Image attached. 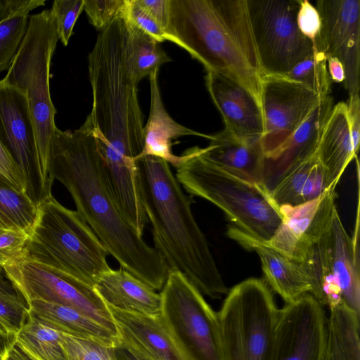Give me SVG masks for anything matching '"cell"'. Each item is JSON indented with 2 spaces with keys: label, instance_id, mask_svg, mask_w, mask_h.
Returning a JSON list of instances; mask_svg holds the SVG:
<instances>
[{
  "label": "cell",
  "instance_id": "obj_18",
  "mask_svg": "<svg viewBox=\"0 0 360 360\" xmlns=\"http://www.w3.org/2000/svg\"><path fill=\"white\" fill-rule=\"evenodd\" d=\"M206 72V87L221 115L224 130L240 139H261L264 116L255 98L237 82L213 71Z\"/></svg>",
  "mask_w": 360,
  "mask_h": 360
},
{
  "label": "cell",
  "instance_id": "obj_48",
  "mask_svg": "<svg viewBox=\"0 0 360 360\" xmlns=\"http://www.w3.org/2000/svg\"><path fill=\"white\" fill-rule=\"evenodd\" d=\"M8 339L6 337H4L0 335V358L2 359L4 356L8 343Z\"/></svg>",
  "mask_w": 360,
  "mask_h": 360
},
{
  "label": "cell",
  "instance_id": "obj_16",
  "mask_svg": "<svg viewBox=\"0 0 360 360\" xmlns=\"http://www.w3.org/2000/svg\"><path fill=\"white\" fill-rule=\"evenodd\" d=\"M0 142L25 179L28 195L38 203L36 133L25 94L0 81Z\"/></svg>",
  "mask_w": 360,
  "mask_h": 360
},
{
  "label": "cell",
  "instance_id": "obj_1",
  "mask_svg": "<svg viewBox=\"0 0 360 360\" xmlns=\"http://www.w3.org/2000/svg\"><path fill=\"white\" fill-rule=\"evenodd\" d=\"M49 172L69 191L77 214L120 266L155 290H162L169 268L123 216L107 179L89 122L74 131L57 127L51 137Z\"/></svg>",
  "mask_w": 360,
  "mask_h": 360
},
{
  "label": "cell",
  "instance_id": "obj_44",
  "mask_svg": "<svg viewBox=\"0 0 360 360\" xmlns=\"http://www.w3.org/2000/svg\"><path fill=\"white\" fill-rule=\"evenodd\" d=\"M347 106V117L350 132L356 149L359 150L360 141V98L359 94L349 96Z\"/></svg>",
  "mask_w": 360,
  "mask_h": 360
},
{
  "label": "cell",
  "instance_id": "obj_40",
  "mask_svg": "<svg viewBox=\"0 0 360 360\" xmlns=\"http://www.w3.org/2000/svg\"><path fill=\"white\" fill-rule=\"evenodd\" d=\"M296 22L300 32L316 46L321 30V18L315 6L308 0H300Z\"/></svg>",
  "mask_w": 360,
  "mask_h": 360
},
{
  "label": "cell",
  "instance_id": "obj_29",
  "mask_svg": "<svg viewBox=\"0 0 360 360\" xmlns=\"http://www.w3.org/2000/svg\"><path fill=\"white\" fill-rule=\"evenodd\" d=\"M11 341L32 360H70L59 332L43 324L30 314Z\"/></svg>",
  "mask_w": 360,
  "mask_h": 360
},
{
  "label": "cell",
  "instance_id": "obj_43",
  "mask_svg": "<svg viewBox=\"0 0 360 360\" xmlns=\"http://www.w3.org/2000/svg\"><path fill=\"white\" fill-rule=\"evenodd\" d=\"M141 6L158 23L165 33L169 19L170 0H137Z\"/></svg>",
  "mask_w": 360,
  "mask_h": 360
},
{
  "label": "cell",
  "instance_id": "obj_2",
  "mask_svg": "<svg viewBox=\"0 0 360 360\" xmlns=\"http://www.w3.org/2000/svg\"><path fill=\"white\" fill-rule=\"evenodd\" d=\"M92 91L86 117L106 169L120 176L132 172L144 145L143 115L128 61L127 30L122 14L97 36L89 55Z\"/></svg>",
  "mask_w": 360,
  "mask_h": 360
},
{
  "label": "cell",
  "instance_id": "obj_23",
  "mask_svg": "<svg viewBox=\"0 0 360 360\" xmlns=\"http://www.w3.org/2000/svg\"><path fill=\"white\" fill-rule=\"evenodd\" d=\"M212 135L210 144L203 148L207 158L239 177L265 185L266 158L261 139H240L225 130Z\"/></svg>",
  "mask_w": 360,
  "mask_h": 360
},
{
  "label": "cell",
  "instance_id": "obj_22",
  "mask_svg": "<svg viewBox=\"0 0 360 360\" xmlns=\"http://www.w3.org/2000/svg\"><path fill=\"white\" fill-rule=\"evenodd\" d=\"M158 72L149 75L150 105L149 117L143 127L144 145L139 156L151 155L162 158L176 167L181 155L172 153V141L186 136H196L210 140L212 135L194 131L176 122L165 110L158 84Z\"/></svg>",
  "mask_w": 360,
  "mask_h": 360
},
{
  "label": "cell",
  "instance_id": "obj_26",
  "mask_svg": "<svg viewBox=\"0 0 360 360\" xmlns=\"http://www.w3.org/2000/svg\"><path fill=\"white\" fill-rule=\"evenodd\" d=\"M27 304L32 316L59 333L111 347L120 341L118 334L73 308L39 300Z\"/></svg>",
  "mask_w": 360,
  "mask_h": 360
},
{
  "label": "cell",
  "instance_id": "obj_33",
  "mask_svg": "<svg viewBox=\"0 0 360 360\" xmlns=\"http://www.w3.org/2000/svg\"><path fill=\"white\" fill-rule=\"evenodd\" d=\"M285 77L299 82L321 96L330 95V78L326 56L319 50L297 63Z\"/></svg>",
  "mask_w": 360,
  "mask_h": 360
},
{
  "label": "cell",
  "instance_id": "obj_15",
  "mask_svg": "<svg viewBox=\"0 0 360 360\" xmlns=\"http://www.w3.org/2000/svg\"><path fill=\"white\" fill-rule=\"evenodd\" d=\"M315 7L321 23L317 49L342 63L349 96L359 94L360 1L319 0Z\"/></svg>",
  "mask_w": 360,
  "mask_h": 360
},
{
  "label": "cell",
  "instance_id": "obj_21",
  "mask_svg": "<svg viewBox=\"0 0 360 360\" xmlns=\"http://www.w3.org/2000/svg\"><path fill=\"white\" fill-rule=\"evenodd\" d=\"M333 105L330 95L322 97L277 156L266 162L264 183L269 191L287 171L316 152L323 127Z\"/></svg>",
  "mask_w": 360,
  "mask_h": 360
},
{
  "label": "cell",
  "instance_id": "obj_7",
  "mask_svg": "<svg viewBox=\"0 0 360 360\" xmlns=\"http://www.w3.org/2000/svg\"><path fill=\"white\" fill-rule=\"evenodd\" d=\"M108 252L76 211L51 195L37 204L24 257L94 287L110 267Z\"/></svg>",
  "mask_w": 360,
  "mask_h": 360
},
{
  "label": "cell",
  "instance_id": "obj_5",
  "mask_svg": "<svg viewBox=\"0 0 360 360\" xmlns=\"http://www.w3.org/2000/svg\"><path fill=\"white\" fill-rule=\"evenodd\" d=\"M181 158L175 176L187 193L218 207L234 227L252 238L265 242L273 236L283 214L265 185L220 167L205 156L203 148H188Z\"/></svg>",
  "mask_w": 360,
  "mask_h": 360
},
{
  "label": "cell",
  "instance_id": "obj_11",
  "mask_svg": "<svg viewBox=\"0 0 360 360\" xmlns=\"http://www.w3.org/2000/svg\"><path fill=\"white\" fill-rule=\"evenodd\" d=\"M246 1L264 76H285L297 63L317 49L297 27L296 16L300 0Z\"/></svg>",
  "mask_w": 360,
  "mask_h": 360
},
{
  "label": "cell",
  "instance_id": "obj_24",
  "mask_svg": "<svg viewBox=\"0 0 360 360\" xmlns=\"http://www.w3.org/2000/svg\"><path fill=\"white\" fill-rule=\"evenodd\" d=\"M94 288L108 307L150 316H160L162 297L124 269H110Z\"/></svg>",
  "mask_w": 360,
  "mask_h": 360
},
{
  "label": "cell",
  "instance_id": "obj_19",
  "mask_svg": "<svg viewBox=\"0 0 360 360\" xmlns=\"http://www.w3.org/2000/svg\"><path fill=\"white\" fill-rule=\"evenodd\" d=\"M226 235L244 248L257 253L266 284L285 303L293 302L304 294H311V282L301 264L292 261L263 242L252 238L233 226L227 229Z\"/></svg>",
  "mask_w": 360,
  "mask_h": 360
},
{
  "label": "cell",
  "instance_id": "obj_27",
  "mask_svg": "<svg viewBox=\"0 0 360 360\" xmlns=\"http://www.w3.org/2000/svg\"><path fill=\"white\" fill-rule=\"evenodd\" d=\"M329 188L327 172L316 150L287 171L270 193L278 207H294L319 198Z\"/></svg>",
  "mask_w": 360,
  "mask_h": 360
},
{
  "label": "cell",
  "instance_id": "obj_50",
  "mask_svg": "<svg viewBox=\"0 0 360 360\" xmlns=\"http://www.w3.org/2000/svg\"><path fill=\"white\" fill-rule=\"evenodd\" d=\"M4 230H6L5 229V227L4 226L3 224L1 223V221H0V232L4 231Z\"/></svg>",
  "mask_w": 360,
  "mask_h": 360
},
{
  "label": "cell",
  "instance_id": "obj_6",
  "mask_svg": "<svg viewBox=\"0 0 360 360\" xmlns=\"http://www.w3.org/2000/svg\"><path fill=\"white\" fill-rule=\"evenodd\" d=\"M59 37L51 10L29 17L20 49L2 79L25 94L34 123L37 146L38 201L51 195L49 146L56 110L50 94V66Z\"/></svg>",
  "mask_w": 360,
  "mask_h": 360
},
{
  "label": "cell",
  "instance_id": "obj_17",
  "mask_svg": "<svg viewBox=\"0 0 360 360\" xmlns=\"http://www.w3.org/2000/svg\"><path fill=\"white\" fill-rule=\"evenodd\" d=\"M336 187L297 206H281L283 220L273 236L263 242L292 261L302 264L328 227L337 209Z\"/></svg>",
  "mask_w": 360,
  "mask_h": 360
},
{
  "label": "cell",
  "instance_id": "obj_46",
  "mask_svg": "<svg viewBox=\"0 0 360 360\" xmlns=\"http://www.w3.org/2000/svg\"><path fill=\"white\" fill-rule=\"evenodd\" d=\"M327 69L332 82L341 83L345 79V72L342 63L335 57L326 58Z\"/></svg>",
  "mask_w": 360,
  "mask_h": 360
},
{
  "label": "cell",
  "instance_id": "obj_13",
  "mask_svg": "<svg viewBox=\"0 0 360 360\" xmlns=\"http://www.w3.org/2000/svg\"><path fill=\"white\" fill-rule=\"evenodd\" d=\"M327 316L310 293L279 310L266 360H324Z\"/></svg>",
  "mask_w": 360,
  "mask_h": 360
},
{
  "label": "cell",
  "instance_id": "obj_12",
  "mask_svg": "<svg viewBox=\"0 0 360 360\" xmlns=\"http://www.w3.org/2000/svg\"><path fill=\"white\" fill-rule=\"evenodd\" d=\"M4 269L27 303L39 300L70 307L118 334L108 306L93 286L27 259Z\"/></svg>",
  "mask_w": 360,
  "mask_h": 360
},
{
  "label": "cell",
  "instance_id": "obj_32",
  "mask_svg": "<svg viewBox=\"0 0 360 360\" xmlns=\"http://www.w3.org/2000/svg\"><path fill=\"white\" fill-rule=\"evenodd\" d=\"M30 316L29 305L0 266V324L12 340Z\"/></svg>",
  "mask_w": 360,
  "mask_h": 360
},
{
  "label": "cell",
  "instance_id": "obj_45",
  "mask_svg": "<svg viewBox=\"0 0 360 360\" xmlns=\"http://www.w3.org/2000/svg\"><path fill=\"white\" fill-rule=\"evenodd\" d=\"M113 349L115 360H149L120 340L114 347Z\"/></svg>",
  "mask_w": 360,
  "mask_h": 360
},
{
  "label": "cell",
  "instance_id": "obj_10",
  "mask_svg": "<svg viewBox=\"0 0 360 360\" xmlns=\"http://www.w3.org/2000/svg\"><path fill=\"white\" fill-rule=\"evenodd\" d=\"M160 316L186 360H224L217 312L178 270H169L160 292Z\"/></svg>",
  "mask_w": 360,
  "mask_h": 360
},
{
  "label": "cell",
  "instance_id": "obj_34",
  "mask_svg": "<svg viewBox=\"0 0 360 360\" xmlns=\"http://www.w3.org/2000/svg\"><path fill=\"white\" fill-rule=\"evenodd\" d=\"M29 17L18 15L0 23V72L11 65L27 32Z\"/></svg>",
  "mask_w": 360,
  "mask_h": 360
},
{
  "label": "cell",
  "instance_id": "obj_35",
  "mask_svg": "<svg viewBox=\"0 0 360 360\" xmlns=\"http://www.w3.org/2000/svg\"><path fill=\"white\" fill-rule=\"evenodd\" d=\"M59 333L70 360H115L114 347Z\"/></svg>",
  "mask_w": 360,
  "mask_h": 360
},
{
  "label": "cell",
  "instance_id": "obj_42",
  "mask_svg": "<svg viewBox=\"0 0 360 360\" xmlns=\"http://www.w3.org/2000/svg\"><path fill=\"white\" fill-rule=\"evenodd\" d=\"M45 3L44 0H0V23L15 15L28 14Z\"/></svg>",
  "mask_w": 360,
  "mask_h": 360
},
{
  "label": "cell",
  "instance_id": "obj_41",
  "mask_svg": "<svg viewBox=\"0 0 360 360\" xmlns=\"http://www.w3.org/2000/svg\"><path fill=\"white\" fill-rule=\"evenodd\" d=\"M0 175L19 191L27 194V185L20 169L1 142Z\"/></svg>",
  "mask_w": 360,
  "mask_h": 360
},
{
  "label": "cell",
  "instance_id": "obj_31",
  "mask_svg": "<svg viewBox=\"0 0 360 360\" xmlns=\"http://www.w3.org/2000/svg\"><path fill=\"white\" fill-rule=\"evenodd\" d=\"M37 213V204L0 175V221L5 229L30 233Z\"/></svg>",
  "mask_w": 360,
  "mask_h": 360
},
{
  "label": "cell",
  "instance_id": "obj_25",
  "mask_svg": "<svg viewBox=\"0 0 360 360\" xmlns=\"http://www.w3.org/2000/svg\"><path fill=\"white\" fill-rule=\"evenodd\" d=\"M347 117V103L333 105L323 127L317 153L328 176L329 187H336L345 169L356 158Z\"/></svg>",
  "mask_w": 360,
  "mask_h": 360
},
{
  "label": "cell",
  "instance_id": "obj_39",
  "mask_svg": "<svg viewBox=\"0 0 360 360\" xmlns=\"http://www.w3.org/2000/svg\"><path fill=\"white\" fill-rule=\"evenodd\" d=\"M29 233L6 229L0 232V266L3 268L23 259Z\"/></svg>",
  "mask_w": 360,
  "mask_h": 360
},
{
  "label": "cell",
  "instance_id": "obj_20",
  "mask_svg": "<svg viewBox=\"0 0 360 360\" xmlns=\"http://www.w3.org/2000/svg\"><path fill=\"white\" fill-rule=\"evenodd\" d=\"M120 340L149 360H186L160 316L124 311L108 307Z\"/></svg>",
  "mask_w": 360,
  "mask_h": 360
},
{
  "label": "cell",
  "instance_id": "obj_4",
  "mask_svg": "<svg viewBox=\"0 0 360 360\" xmlns=\"http://www.w3.org/2000/svg\"><path fill=\"white\" fill-rule=\"evenodd\" d=\"M169 41L243 86L262 106V70L246 0H170Z\"/></svg>",
  "mask_w": 360,
  "mask_h": 360
},
{
  "label": "cell",
  "instance_id": "obj_28",
  "mask_svg": "<svg viewBox=\"0 0 360 360\" xmlns=\"http://www.w3.org/2000/svg\"><path fill=\"white\" fill-rule=\"evenodd\" d=\"M359 314L343 302L329 307L324 360H360Z\"/></svg>",
  "mask_w": 360,
  "mask_h": 360
},
{
  "label": "cell",
  "instance_id": "obj_49",
  "mask_svg": "<svg viewBox=\"0 0 360 360\" xmlns=\"http://www.w3.org/2000/svg\"><path fill=\"white\" fill-rule=\"evenodd\" d=\"M0 335L7 338L6 333L1 324H0Z\"/></svg>",
  "mask_w": 360,
  "mask_h": 360
},
{
  "label": "cell",
  "instance_id": "obj_38",
  "mask_svg": "<svg viewBox=\"0 0 360 360\" xmlns=\"http://www.w3.org/2000/svg\"><path fill=\"white\" fill-rule=\"evenodd\" d=\"M125 0H84L85 11L91 24L102 30L122 13Z\"/></svg>",
  "mask_w": 360,
  "mask_h": 360
},
{
  "label": "cell",
  "instance_id": "obj_36",
  "mask_svg": "<svg viewBox=\"0 0 360 360\" xmlns=\"http://www.w3.org/2000/svg\"><path fill=\"white\" fill-rule=\"evenodd\" d=\"M84 0H55L51 13L54 18L59 39L67 46L75 24L84 10Z\"/></svg>",
  "mask_w": 360,
  "mask_h": 360
},
{
  "label": "cell",
  "instance_id": "obj_47",
  "mask_svg": "<svg viewBox=\"0 0 360 360\" xmlns=\"http://www.w3.org/2000/svg\"><path fill=\"white\" fill-rule=\"evenodd\" d=\"M2 360H32L24 354L13 341L8 342Z\"/></svg>",
  "mask_w": 360,
  "mask_h": 360
},
{
  "label": "cell",
  "instance_id": "obj_9",
  "mask_svg": "<svg viewBox=\"0 0 360 360\" xmlns=\"http://www.w3.org/2000/svg\"><path fill=\"white\" fill-rule=\"evenodd\" d=\"M355 233L346 231L338 210L302 264L312 285L311 295L322 306L344 302L360 314L359 206Z\"/></svg>",
  "mask_w": 360,
  "mask_h": 360
},
{
  "label": "cell",
  "instance_id": "obj_8",
  "mask_svg": "<svg viewBox=\"0 0 360 360\" xmlns=\"http://www.w3.org/2000/svg\"><path fill=\"white\" fill-rule=\"evenodd\" d=\"M279 310L262 279H245L229 290L217 312L224 360H266Z\"/></svg>",
  "mask_w": 360,
  "mask_h": 360
},
{
  "label": "cell",
  "instance_id": "obj_3",
  "mask_svg": "<svg viewBox=\"0 0 360 360\" xmlns=\"http://www.w3.org/2000/svg\"><path fill=\"white\" fill-rule=\"evenodd\" d=\"M137 176L142 205L152 226L154 248L169 270L183 273L199 291L220 299L229 290L211 253L205 236L186 195L165 160L137 158Z\"/></svg>",
  "mask_w": 360,
  "mask_h": 360
},
{
  "label": "cell",
  "instance_id": "obj_51",
  "mask_svg": "<svg viewBox=\"0 0 360 360\" xmlns=\"http://www.w3.org/2000/svg\"><path fill=\"white\" fill-rule=\"evenodd\" d=\"M0 360H1V359L0 358Z\"/></svg>",
  "mask_w": 360,
  "mask_h": 360
},
{
  "label": "cell",
  "instance_id": "obj_30",
  "mask_svg": "<svg viewBox=\"0 0 360 360\" xmlns=\"http://www.w3.org/2000/svg\"><path fill=\"white\" fill-rule=\"evenodd\" d=\"M125 23L129 65L132 77L138 84L145 77L159 70L162 65L171 61V58L160 42L126 20Z\"/></svg>",
  "mask_w": 360,
  "mask_h": 360
},
{
  "label": "cell",
  "instance_id": "obj_37",
  "mask_svg": "<svg viewBox=\"0 0 360 360\" xmlns=\"http://www.w3.org/2000/svg\"><path fill=\"white\" fill-rule=\"evenodd\" d=\"M122 15L126 21L144 32L157 41H166L164 30L141 6L137 0H125Z\"/></svg>",
  "mask_w": 360,
  "mask_h": 360
},
{
  "label": "cell",
  "instance_id": "obj_14",
  "mask_svg": "<svg viewBox=\"0 0 360 360\" xmlns=\"http://www.w3.org/2000/svg\"><path fill=\"white\" fill-rule=\"evenodd\" d=\"M323 97L285 76H264L261 139L266 162L275 158L311 110Z\"/></svg>",
  "mask_w": 360,
  "mask_h": 360
}]
</instances>
